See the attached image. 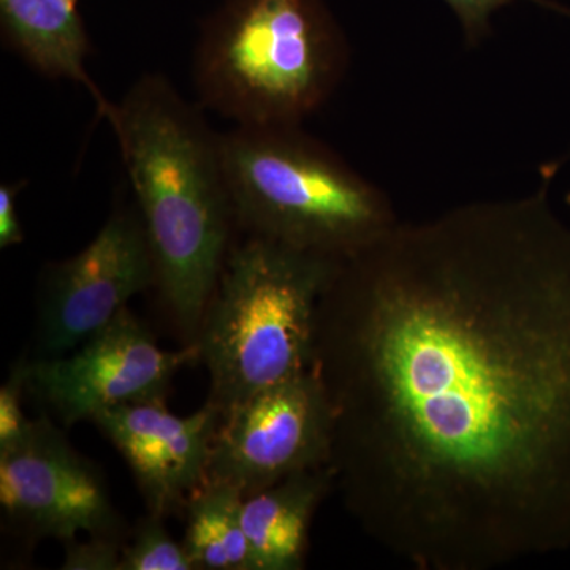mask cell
Masks as SVG:
<instances>
[{
    "instance_id": "44dd1931",
    "label": "cell",
    "mask_w": 570,
    "mask_h": 570,
    "mask_svg": "<svg viewBox=\"0 0 570 570\" xmlns=\"http://www.w3.org/2000/svg\"><path fill=\"white\" fill-rule=\"evenodd\" d=\"M75 2H78V0H75Z\"/></svg>"
},
{
    "instance_id": "5bb4252c",
    "label": "cell",
    "mask_w": 570,
    "mask_h": 570,
    "mask_svg": "<svg viewBox=\"0 0 570 570\" xmlns=\"http://www.w3.org/2000/svg\"><path fill=\"white\" fill-rule=\"evenodd\" d=\"M163 520L149 513L137 524L132 542L124 546L119 570H195L183 542H175Z\"/></svg>"
},
{
    "instance_id": "ac0fdd59",
    "label": "cell",
    "mask_w": 570,
    "mask_h": 570,
    "mask_svg": "<svg viewBox=\"0 0 570 570\" xmlns=\"http://www.w3.org/2000/svg\"><path fill=\"white\" fill-rule=\"evenodd\" d=\"M24 184V181L3 183L0 186V247L2 249H9L24 242V230L18 214V197Z\"/></svg>"
},
{
    "instance_id": "2e32d148",
    "label": "cell",
    "mask_w": 570,
    "mask_h": 570,
    "mask_svg": "<svg viewBox=\"0 0 570 570\" xmlns=\"http://www.w3.org/2000/svg\"><path fill=\"white\" fill-rule=\"evenodd\" d=\"M445 2L449 3L450 9L455 11L461 29H463L464 39L472 47H478L480 41L490 33V21L493 14L517 0H445ZM531 2L570 17V9L553 2V0H531Z\"/></svg>"
},
{
    "instance_id": "9a60e30c",
    "label": "cell",
    "mask_w": 570,
    "mask_h": 570,
    "mask_svg": "<svg viewBox=\"0 0 570 570\" xmlns=\"http://www.w3.org/2000/svg\"><path fill=\"white\" fill-rule=\"evenodd\" d=\"M24 392V366L21 362L11 371L9 381L0 389V450L20 444L31 431L33 420L26 417L22 411Z\"/></svg>"
},
{
    "instance_id": "ffe728a7",
    "label": "cell",
    "mask_w": 570,
    "mask_h": 570,
    "mask_svg": "<svg viewBox=\"0 0 570 570\" xmlns=\"http://www.w3.org/2000/svg\"><path fill=\"white\" fill-rule=\"evenodd\" d=\"M566 205H568L569 212H570V190L568 194H566Z\"/></svg>"
},
{
    "instance_id": "6da1fadb",
    "label": "cell",
    "mask_w": 570,
    "mask_h": 570,
    "mask_svg": "<svg viewBox=\"0 0 570 570\" xmlns=\"http://www.w3.org/2000/svg\"><path fill=\"white\" fill-rule=\"evenodd\" d=\"M311 371L358 527L419 570L570 549V223L546 190L397 223L337 264Z\"/></svg>"
},
{
    "instance_id": "30bf717a",
    "label": "cell",
    "mask_w": 570,
    "mask_h": 570,
    "mask_svg": "<svg viewBox=\"0 0 570 570\" xmlns=\"http://www.w3.org/2000/svg\"><path fill=\"white\" fill-rule=\"evenodd\" d=\"M129 464L149 513L174 515L208 475L223 412L206 401L178 417L164 401L107 409L91 420Z\"/></svg>"
},
{
    "instance_id": "ba28073f",
    "label": "cell",
    "mask_w": 570,
    "mask_h": 570,
    "mask_svg": "<svg viewBox=\"0 0 570 570\" xmlns=\"http://www.w3.org/2000/svg\"><path fill=\"white\" fill-rule=\"evenodd\" d=\"M151 285H156V265L145 224L135 202L121 200L81 253L45 272L41 354L52 358L80 347Z\"/></svg>"
},
{
    "instance_id": "52a82bcc",
    "label": "cell",
    "mask_w": 570,
    "mask_h": 570,
    "mask_svg": "<svg viewBox=\"0 0 570 570\" xmlns=\"http://www.w3.org/2000/svg\"><path fill=\"white\" fill-rule=\"evenodd\" d=\"M198 362L197 347L164 351L148 326L124 307L110 324L61 356L22 362L26 392L62 425L92 420L107 409L164 401L183 366Z\"/></svg>"
},
{
    "instance_id": "7a4b0ae2",
    "label": "cell",
    "mask_w": 570,
    "mask_h": 570,
    "mask_svg": "<svg viewBox=\"0 0 570 570\" xmlns=\"http://www.w3.org/2000/svg\"><path fill=\"white\" fill-rule=\"evenodd\" d=\"M104 118L132 184L156 285L184 332L197 335L236 224L220 135L163 75L135 81Z\"/></svg>"
},
{
    "instance_id": "9c48e42d",
    "label": "cell",
    "mask_w": 570,
    "mask_h": 570,
    "mask_svg": "<svg viewBox=\"0 0 570 570\" xmlns=\"http://www.w3.org/2000/svg\"><path fill=\"white\" fill-rule=\"evenodd\" d=\"M0 505L10 527L31 540L122 538L104 475L48 415L33 420L20 444L0 450Z\"/></svg>"
},
{
    "instance_id": "e0dca14e",
    "label": "cell",
    "mask_w": 570,
    "mask_h": 570,
    "mask_svg": "<svg viewBox=\"0 0 570 570\" xmlns=\"http://www.w3.org/2000/svg\"><path fill=\"white\" fill-rule=\"evenodd\" d=\"M122 538L89 535L86 542L77 539L66 542L63 570H119L122 558Z\"/></svg>"
},
{
    "instance_id": "5b68a950",
    "label": "cell",
    "mask_w": 570,
    "mask_h": 570,
    "mask_svg": "<svg viewBox=\"0 0 570 570\" xmlns=\"http://www.w3.org/2000/svg\"><path fill=\"white\" fill-rule=\"evenodd\" d=\"M340 262L258 236L232 245L193 343L223 417L311 371L318 302Z\"/></svg>"
},
{
    "instance_id": "3957f363",
    "label": "cell",
    "mask_w": 570,
    "mask_h": 570,
    "mask_svg": "<svg viewBox=\"0 0 570 570\" xmlns=\"http://www.w3.org/2000/svg\"><path fill=\"white\" fill-rule=\"evenodd\" d=\"M348 63L322 0H224L198 37L194 82L236 126H295L328 102Z\"/></svg>"
},
{
    "instance_id": "277c9868",
    "label": "cell",
    "mask_w": 570,
    "mask_h": 570,
    "mask_svg": "<svg viewBox=\"0 0 570 570\" xmlns=\"http://www.w3.org/2000/svg\"><path fill=\"white\" fill-rule=\"evenodd\" d=\"M235 223L249 236L346 261L397 219L381 187L295 126H236L220 135Z\"/></svg>"
},
{
    "instance_id": "4fadbf2b",
    "label": "cell",
    "mask_w": 570,
    "mask_h": 570,
    "mask_svg": "<svg viewBox=\"0 0 570 570\" xmlns=\"http://www.w3.org/2000/svg\"><path fill=\"white\" fill-rule=\"evenodd\" d=\"M245 494L223 482L205 480L187 498L183 547L194 569L257 570L243 524Z\"/></svg>"
},
{
    "instance_id": "d6986e66",
    "label": "cell",
    "mask_w": 570,
    "mask_h": 570,
    "mask_svg": "<svg viewBox=\"0 0 570 570\" xmlns=\"http://www.w3.org/2000/svg\"><path fill=\"white\" fill-rule=\"evenodd\" d=\"M570 159V156H564V157H561L560 160H557V163H551L550 165H547V171H549V174L551 175H554L557 174L558 170H560V167L562 164H566L568 163V160Z\"/></svg>"
},
{
    "instance_id": "8992f818",
    "label": "cell",
    "mask_w": 570,
    "mask_h": 570,
    "mask_svg": "<svg viewBox=\"0 0 570 570\" xmlns=\"http://www.w3.org/2000/svg\"><path fill=\"white\" fill-rule=\"evenodd\" d=\"M333 414L313 371L247 397L224 415L214 436L206 480L246 497L281 480L330 466Z\"/></svg>"
},
{
    "instance_id": "7c38bea8",
    "label": "cell",
    "mask_w": 570,
    "mask_h": 570,
    "mask_svg": "<svg viewBox=\"0 0 570 570\" xmlns=\"http://www.w3.org/2000/svg\"><path fill=\"white\" fill-rule=\"evenodd\" d=\"M333 489L332 468L322 466L245 498L243 524L257 570L305 568L311 524Z\"/></svg>"
},
{
    "instance_id": "8fae6325",
    "label": "cell",
    "mask_w": 570,
    "mask_h": 570,
    "mask_svg": "<svg viewBox=\"0 0 570 570\" xmlns=\"http://www.w3.org/2000/svg\"><path fill=\"white\" fill-rule=\"evenodd\" d=\"M0 20L11 50L45 77L88 89L104 118L111 102L86 70L91 40L75 0H0Z\"/></svg>"
}]
</instances>
